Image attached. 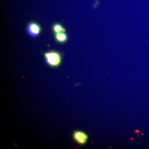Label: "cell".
Wrapping results in <instances>:
<instances>
[{
  "mask_svg": "<svg viewBox=\"0 0 149 149\" xmlns=\"http://www.w3.org/2000/svg\"><path fill=\"white\" fill-rule=\"evenodd\" d=\"M46 63L51 67H58L61 64L62 56L58 52L50 51L44 54Z\"/></svg>",
  "mask_w": 149,
  "mask_h": 149,
  "instance_id": "6da1fadb",
  "label": "cell"
},
{
  "mask_svg": "<svg viewBox=\"0 0 149 149\" xmlns=\"http://www.w3.org/2000/svg\"><path fill=\"white\" fill-rule=\"evenodd\" d=\"M41 26L35 22H31L27 24V31L29 36L32 38H36L39 36L42 32Z\"/></svg>",
  "mask_w": 149,
  "mask_h": 149,
  "instance_id": "7a4b0ae2",
  "label": "cell"
},
{
  "mask_svg": "<svg viewBox=\"0 0 149 149\" xmlns=\"http://www.w3.org/2000/svg\"><path fill=\"white\" fill-rule=\"evenodd\" d=\"M72 138L74 141L79 145H85L88 139V135L83 131L78 130L74 131Z\"/></svg>",
  "mask_w": 149,
  "mask_h": 149,
  "instance_id": "3957f363",
  "label": "cell"
},
{
  "mask_svg": "<svg viewBox=\"0 0 149 149\" xmlns=\"http://www.w3.org/2000/svg\"><path fill=\"white\" fill-rule=\"evenodd\" d=\"M54 37L56 42L60 44L65 43L68 39V36L65 32L55 33Z\"/></svg>",
  "mask_w": 149,
  "mask_h": 149,
  "instance_id": "277c9868",
  "label": "cell"
},
{
  "mask_svg": "<svg viewBox=\"0 0 149 149\" xmlns=\"http://www.w3.org/2000/svg\"><path fill=\"white\" fill-rule=\"evenodd\" d=\"M52 30L54 34L60 32H65V29L60 23H55L52 26Z\"/></svg>",
  "mask_w": 149,
  "mask_h": 149,
  "instance_id": "5b68a950",
  "label": "cell"
}]
</instances>
